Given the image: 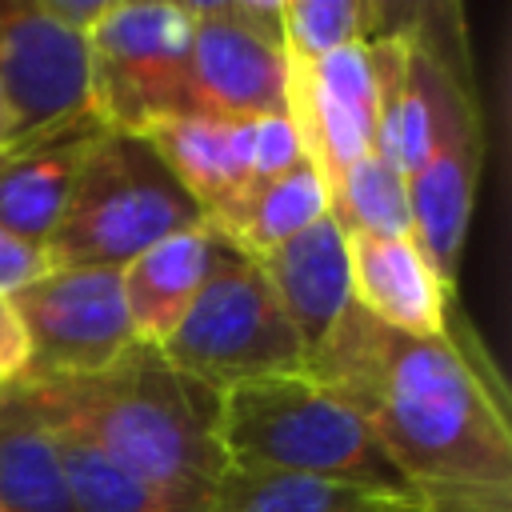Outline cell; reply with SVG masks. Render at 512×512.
Segmentation results:
<instances>
[{
    "label": "cell",
    "mask_w": 512,
    "mask_h": 512,
    "mask_svg": "<svg viewBox=\"0 0 512 512\" xmlns=\"http://www.w3.org/2000/svg\"><path fill=\"white\" fill-rule=\"evenodd\" d=\"M304 372L360 412L420 512H512V428L452 332L408 336L352 304Z\"/></svg>",
    "instance_id": "obj_1"
},
{
    "label": "cell",
    "mask_w": 512,
    "mask_h": 512,
    "mask_svg": "<svg viewBox=\"0 0 512 512\" xmlns=\"http://www.w3.org/2000/svg\"><path fill=\"white\" fill-rule=\"evenodd\" d=\"M20 392L48 428L88 440L184 512H204L228 468L220 392L168 364L152 344H132L92 376L20 380Z\"/></svg>",
    "instance_id": "obj_2"
},
{
    "label": "cell",
    "mask_w": 512,
    "mask_h": 512,
    "mask_svg": "<svg viewBox=\"0 0 512 512\" xmlns=\"http://www.w3.org/2000/svg\"><path fill=\"white\" fill-rule=\"evenodd\" d=\"M456 8H424L404 24L408 64L400 100V172L408 188L412 240L444 280L456 284L476 176L484 160V124L468 72L460 16L448 32Z\"/></svg>",
    "instance_id": "obj_3"
},
{
    "label": "cell",
    "mask_w": 512,
    "mask_h": 512,
    "mask_svg": "<svg viewBox=\"0 0 512 512\" xmlns=\"http://www.w3.org/2000/svg\"><path fill=\"white\" fill-rule=\"evenodd\" d=\"M220 448L228 468L296 472L412 496L360 412L308 372L220 392Z\"/></svg>",
    "instance_id": "obj_4"
},
{
    "label": "cell",
    "mask_w": 512,
    "mask_h": 512,
    "mask_svg": "<svg viewBox=\"0 0 512 512\" xmlns=\"http://www.w3.org/2000/svg\"><path fill=\"white\" fill-rule=\"evenodd\" d=\"M204 224L148 136L104 132L80 164L44 252L52 268H124L152 244Z\"/></svg>",
    "instance_id": "obj_5"
},
{
    "label": "cell",
    "mask_w": 512,
    "mask_h": 512,
    "mask_svg": "<svg viewBox=\"0 0 512 512\" xmlns=\"http://www.w3.org/2000/svg\"><path fill=\"white\" fill-rule=\"evenodd\" d=\"M160 352L212 392L264 376H292L308 364L304 344L272 296L256 256H244L224 240L212 252L192 308Z\"/></svg>",
    "instance_id": "obj_6"
},
{
    "label": "cell",
    "mask_w": 512,
    "mask_h": 512,
    "mask_svg": "<svg viewBox=\"0 0 512 512\" xmlns=\"http://www.w3.org/2000/svg\"><path fill=\"white\" fill-rule=\"evenodd\" d=\"M88 40V112L108 132L148 136L192 116L184 0H108Z\"/></svg>",
    "instance_id": "obj_7"
},
{
    "label": "cell",
    "mask_w": 512,
    "mask_h": 512,
    "mask_svg": "<svg viewBox=\"0 0 512 512\" xmlns=\"http://www.w3.org/2000/svg\"><path fill=\"white\" fill-rule=\"evenodd\" d=\"M192 108L204 116H276L288 96V56L276 0H184Z\"/></svg>",
    "instance_id": "obj_8"
},
{
    "label": "cell",
    "mask_w": 512,
    "mask_h": 512,
    "mask_svg": "<svg viewBox=\"0 0 512 512\" xmlns=\"http://www.w3.org/2000/svg\"><path fill=\"white\" fill-rule=\"evenodd\" d=\"M12 304L32 352L24 380L92 376L136 344L120 296V268H48Z\"/></svg>",
    "instance_id": "obj_9"
},
{
    "label": "cell",
    "mask_w": 512,
    "mask_h": 512,
    "mask_svg": "<svg viewBox=\"0 0 512 512\" xmlns=\"http://www.w3.org/2000/svg\"><path fill=\"white\" fill-rule=\"evenodd\" d=\"M152 148L196 200L200 220L216 224L256 180L304 160L288 112L276 116H180L148 132Z\"/></svg>",
    "instance_id": "obj_10"
},
{
    "label": "cell",
    "mask_w": 512,
    "mask_h": 512,
    "mask_svg": "<svg viewBox=\"0 0 512 512\" xmlns=\"http://www.w3.org/2000/svg\"><path fill=\"white\" fill-rule=\"evenodd\" d=\"M0 92L16 136L88 112V40L56 24L40 0L0 4Z\"/></svg>",
    "instance_id": "obj_11"
},
{
    "label": "cell",
    "mask_w": 512,
    "mask_h": 512,
    "mask_svg": "<svg viewBox=\"0 0 512 512\" xmlns=\"http://www.w3.org/2000/svg\"><path fill=\"white\" fill-rule=\"evenodd\" d=\"M284 112L300 136L304 160L328 192V184L372 148L376 72L368 44H344L312 64L288 60Z\"/></svg>",
    "instance_id": "obj_12"
},
{
    "label": "cell",
    "mask_w": 512,
    "mask_h": 512,
    "mask_svg": "<svg viewBox=\"0 0 512 512\" xmlns=\"http://www.w3.org/2000/svg\"><path fill=\"white\" fill-rule=\"evenodd\" d=\"M104 132L108 128L92 112H80L0 148V228L32 244H48L80 164Z\"/></svg>",
    "instance_id": "obj_13"
},
{
    "label": "cell",
    "mask_w": 512,
    "mask_h": 512,
    "mask_svg": "<svg viewBox=\"0 0 512 512\" xmlns=\"http://www.w3.org/2000/svg\"><path fill=\"white\" fill-rule=\"evenodd\" d=\"M348 240V280L352 304L380 320L384 328L408 336H440L448 332V296L444 280L420 252L412 236H364Z\"/></svg>",
    "instance_id": "obj_14"
},
{
    "label": "cell",
    "mask_w": 512,
    "mask_h": 512,
    "mask_svg": "<svg viewBox=\"0 0 512 512\" xmlns=\"http://www.w3.org/2000/svg\"><path fill=\"white\" fill-rule=\"evenodd\" d=\"M256 264H260L272 296L280 300L288 324L296 328L304 356H312L324 344V336L340 324V316L352 308L348 240H344L340 224L332 216H320L292 240L256 256Z\"/></svg>",
    "instance_id": "obj_15"
},
{
    "label": "cell",
    "mask_w": 512,
    "mask_h": 512,
    "mask_svg": "<svg viewBox=\"0 0 512 512\" xmlns=\"http://www.w3.org/2000/svg\"><path fill=\"white\" fill-rule=\"evenodd\" d=\"M220 236L208 224H192L120 268V296L136 344L160 348L192 308Z\"/></svg>",
    "instance_id": "obj_16"
},
{
    "label": "cell",
    "mask_w": 512,
    "mask_h": 512,
    "mask_svg": "<svg viewBox=\"0 0 512 512\" xmlns=\"http://www.w3.org/2000/svg\"><path fill=\"white\" fill-rule=\"evenodd\" d=\"M0 512H76L56 440L20 384L0 388Z\"/></svg>",
    "instance_id": "obj_17"
},
{
    "label": "cell",
    "mask_w": 512,
    "mask_h": 512,
    "mask_svg": "<svg viewBox=\"0 0 512 512\" xmlns=\"http://www.w3.org/2000/svg\"><path fill=\"white\" fill-rule=\"evenodd\" d=\"M204 512H420L412 496L372 492L296 472L224 468Z\"/></svg>",
    "instance_id": "obj_18"
},
{
    "label": "cell",
    "mask_w": 512,
    "mask_h": 512,
    "mask_svg": "<svg viewBox=\"0 0 512 512\" xmlns=\"http://www.w3.org/2000/svg\"><path fill=\"white\" fill-rule=\"evenodd\" d=\"M328 216V192L324 180L308 160H296L292 168L256 180L216 224H208L224 244H232L244 256H264L276 244L292 240L308 224Z\"/></svg>",
    "instance_id": "obj_19"
},
{
    "label": "cell",
    "mask_w": 512,
    "mask_h": 512,
    "mask_svg": "<svg viewBox=\"0 0 512 512\" xmlns=\"http://www.w3.org/2000/svg\"><path fill=\"white\" fill-rule=\"evenodd\" d=\"M328 216L340 224L344 236H412L408 188L400 168L364 152L348 172L328 184Z\"/></svg>",
    "instance_id": "obj_20"
},
{
    "label": "cell",
    "mask_w": 512,
    "mask_h": 512,
    "mask_svg": "<svg viewBox=\"0 0 512 512\" xmlns=\"http://www.w3.org/2000/svg\"><path fill=\"white\" fill-rule=\"evenodd\" d=\"M284 56L312 64L344 44H368L384 32V8L372 0H276Z\"/></svg>",
    "instance_id": "obj_21"
},
{
    "label": "cell",
    "mask_w": 512,
    "mask_h": 512,
    "mask_svg": "<svg viewBox=\"0 0 512 512\" xmlns=\"http://www.w3.org/2000/svg\"><path fill=\"white\" fill-rule=\"evenodd\" d=\"M48 432L56 440L76 512H184L172 500H164L156 488L124 472L120 464H112L104 452H96L88 440L60 428H48Z\"/></svg>",
    "instance_id": "obj_22"
},
{
    "label": "cell",
    "mask_w": 512,
    "mask_h": 512,
    "mask_svg": "<svg viewBox=\"0 0 512 512\" xmlns=\"http://www.w3.org/2000/svg\"><path fill=\"white\" fill-rule=\"evenodd\" d=\"M48 252L44 244H32L24 236H12L0 228V296H16L28 284H36L48 272Z\"/></svg>",
    "instance_id": "obj_23"
},
{
    "label": "cell",
    "mask_w": 512,
    "mask_h": 512,
    "mask_svg": "<svg viewBox=\"0 0 512 512\" xmlns=\"http://www.w3.org/2000/svg\"><path fill=\"white\" fill-rule=\"evenodd\" d=\"M32 352H28V336L24 324L16 316L12 296H0V388H12L28 376Z\"/></svg>",
    "instance_id": "obj_24"
},
{
    "label": "cell",
    "mask_w": 512,
    "mask_h": 512,
    "mask_svg": "<svg viewBox=\"0 0 512 512\" xmlns=\"http://www.w3.org/2000/svg\"><path fill=\"white\" fill-rule=\"evenodd\" d=\"M40 4L56 24H64L80 36H88L96 28V20L104 16V8H108V0H40Z\"/></svg>",
    "instance_id": "obj_25"
},
{
    "label": "cell",
    "mask_w": 512,
    "mask_h": 512,
    "mask_svg": "<svg viewBox=\"0 0 512 512\" xmlns=\"http://www.w3.org/2000/svg\"><path fill=\"white\" fill-rule=\"evenodd\" d=\"M12 140H16V120H12L8 100H4V92H0V148H8Z\"/></svg>",
    "instance_id": "obj_26"
}]
</instances>
